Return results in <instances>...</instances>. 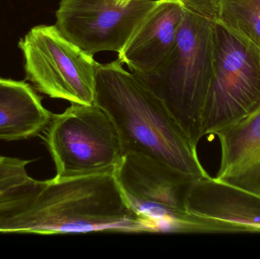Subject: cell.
Masks as SVG:
<instances>
[{"instance_id":"2e32d148","label":"cell","mask_w":260,"mask_h":259,"mask_svg":"<svg viewBox=\"0 0 260 259\" xmlns=\"http://www.w3.org/2000/svg\"><path fill=\"white\" fill-rule=\"evenodd\" d=\"M29 162L30 161L17 158H6L4 161L0 164V179L27 174L26 166Z\"/></svg>"},{"instance_id":"30bf717a","label":"cell","mask_w":260,"mask_h":259,"mask_svg":"<svg viewBox=\"0 0 260 259\" xmlns=\"http://www.w3.org/2000/svg\"><path fill=\"white\" fill-rule=\"evenodd\" d=\"M183 15L181 0H158L118 53V60L136 74L156 71L175 47Z\"/></svg>"},{"instance_id":"5bb4252c","label":"cell","mask_w":260,"mask_h":259,"mask_svg":"<svg viewBox=\"0 0 260 259\" xmlns=\"http://www.w3.org/2000/svg\"><path fill=\"white\" fill-rule=\"evenodd\" d=\"M44 185L27 173L0 179V221L25 211Z\"/></svg>"},{"instance_id":"4fadbf2b","label":"cell","mask_w":260,"mask_h":259,"mask_svg":"<svg viewBox=\"0 0 260 259\" xmlns=\"http://www.w3.org/2000/svg\"><path fill=\"white\" fill-rule=\"evenodd\" d=\"M217 20L260 51V0H218Z\"/></svg>"},{"instance_id":"8fae6325","label":"cell","mask_w":260,"mask_h":259,"mask_svg":"<svg viewBox=\"0 0 260 259\" xmlns=\"http://www.w3.org/2000/svg\"><path fill=\"white\" fill-rule=\"evenodd\" d=\"M52 117L30 85L0 78V140L36 136L45 130Z\"/></svg>"},{"instance_id":"3957f363","label":"cell","mask_w":260,"mask_h":259,"mask_svg":"<svg viewBox=\"0 0 260 259\" xmlns=\"http://www.w3.org/2000/svg\"><path fill=\"white\" fill-rule=\"evenodd\" d=\"M181 1L184 15L174 50L156 71L136 75L164 102L197 147L202 139V113L212 79L218 0Z\"/></svg>"},{"instance_id":"5b68a950","label":"cell","mask_w":260,"mask_h":259,"mask_svg":"<svg viewBox=\"0 0 260 259\" xmlns=\"http://www.w3.org/2000/svg\"><path fill=\"white\" fill-rule=\"evenodd\" d=\"M259 106L260 51L216 20L212 79L202 113V138L216 135Z\"/></svg>"},{"instance_id":"52a82bcc","label":"cell","mask_w":260,"mask_h":259,"mask_svg":"<svg viewBox=\"0 0 260 259\" xmlns=\"http://www.w3.org/2000/svg\"><path fill=\"white\" fill-rule=\"evenodd\" d=\"M24 58L26 79L51 98L93 105L99 62L69 41L55 25L30 29L18 44Z\"/></svg>"},{"instance_id":"6da1fadb","label":"cell","mask_w":260,"mask_h":259,"mask_svg":"<svg viewBox=\"0 0 260 259\" xmlns=\"http://www.w3.org/2000/svg\"><path fill=\"white\" fill-rule=\"evenodd\" d=\"M94 104L112 120L123 155L139 154L197 179L209 177L197 147L164 102L118 59L99 64Z\"/></svg>"},{"instance_id":"9a60e30c","label":"cell","mask_w":260,"mask_h":259,"mask_svg":"<svg viewBox=\"0 0 260 259\" xmlns=\"http://www.w3.org/2000/svg\"><path fill=\"white\" fill-rule=\"evenodd\" d=\"M215 178L260 197V152Z\"/></svg>"},{"instance_id":"7a4b0ae2","label":"cell","mask_w":260,"mask_h":259,"mask_svg":"<svg viewBox=\"0 0 260 259\" xmlns=\"http://www.w3.org/2000/svg\"><path fill=\"white\" fill-rule=\"evenodd\" d=\"M148 233L128 206L113 173L44 180L33 203L0 221V233L63 235Z\"/></svg>"},{"instance_id":"ac0fdd59","label":"cell","mask_w":260,"mask_h":259,"mask_svg":"<svg viewBox=\"0 0 260 259\" xmlns=\"http://www.w3.org/2000/svg\"><path fill=\"white\" fill-rule=\"evenodd\" d=\"M5 159H6V157L0 156V164L3 163Z\"/></svg>"},{"instance_id":"e0dca14e","label":"cell","mask_w":260,"mask_h":259,"mask_svg":"<svg viewBox=\"0 0 260 259\" xmlns=\"http://www.w3.org/2000/svg\"><path fill=\"white\" fill-rule=\"evenodd\" d=\"M108 1L111 2V3H114V4L119 5V6H126V5L129 4L133 0H108Z\"/></svg>"},{"instance_id":"277c9868","label":"cell","mask_w":260,"mask_h":259,"mask_svg":"<svg viewBox=\"0 0 260 259\" xmlns=\"http://www.w3.org/2000/svg\"><path fill=\"white\" fill-rule=\"evenodd\" d=\"M114 175L128 206L148 233L223 234L216 220L186 208L197 178L131 152L122 157Z\"/></svg>"},{"instance_id":"9c48e42d","label":"cell","mask_w":260,"mask_h":259,"mask_svg":"<svg viewBox=\"0 0 260 259\" xmlns=\"http://www.w3.org/2000/svg\"><path fill=\"white\" fill-rule=\"evenodd\" d=\"M189 212L216 220L224 234H260V197L215 177L194 181L186 199Z\"/></svg>"},{"instance_id":"8992f818","label":"cell","mask_w":260,"mask_h":259,"mask_svg":"<svg viewBox=\"0 0 260 259\" xmlns=\"http://www.w3.org/2000/svg\"><path fill=\"white\" fill-rule=\"evenodd\" d=\"M45 130L56 179L113 173L123 155L112 120L96 104L71 103Z\"/></svg>"},{"instance_id":"ba28073f","label":"cell","mask_w":260,"mask_h":259,"mask_svg":"<svg viewBox=\"0 0 260 259\" xmlns=\"http://www.w3.org/2000/svg\"><path fill=\"white\" fill-rule=\"evenodd\" d=\"M158 0H133L119 6L108 0H61L56 26L66 38L91 56L120 53Z\"/></svg>"},{"instance_id":"7c38bea8","label":"cell","mask_w":260,"mask_h":259,"mask_svg":"<svg viewBox=\"0 0 260 259\" xmlns=\"http://www.w3.org/2000/svg\"><path fill=\"white\" fill-rule=\"evenodd\" d=\"M216 135L221 144V164L217 173L219 175L259 153L260 106Z\"/></svg>"}]
</instances>
